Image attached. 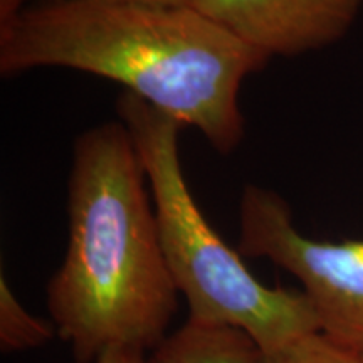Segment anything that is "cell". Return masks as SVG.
<instances>
[{"label":"cell","mask_w":363,"mask_h":363,"mask_svg":"<svg viewBox=\"0 0 363 363\" xmlns=\"http://www.w3.org/2000/svg\"><path fill=\"white\" fill-rule=\"evenodd\" d=\"M257 353L244 331L187 320L152 350L147 363H254Z\"/></svg>","instance_id":"cell-6"},{"label":"cell","mask_w":363,"mask_h":363,"mask_svg":"<svg viewBox=\"0 0 363 363\" xmlns=\"http://www.w3.org/2000/svg\"><path fill=\"white\" fill-rule=\"evenodd\" d=\"M353 348V352H355V357H357V363H363V343L362 345H350Z\"/></svg>","instance_id":"cell-12"},{"label":"cell","mask_w":363,"mask_h":363,"mask_svg":"<svg viewBox=\"0 0 363 363\" xmlns=\"http://www.w3.org/2000/svg\"><path fill=\"white\" fill-rule=\"evenodd\" d=\"M96 363H147L143 352L130 348H111L98 358Z\"/></svg>","instance_id":"cell-9"},{"label":"cell","mask_w":363,"mask_h":363,"mask_svg":"<svg viewBox=\"0 0 363 363\" xmlns=\"http://www.w3.org/2000/svg\"><path fill=\"white\" fill-rule=\"evenodd\" d=\"M269 57L194 7L48 0L0 26V74L66 67L125 86L192 126L222 155L239 147L244 79Z\"/></svg>","instance_id":"cell-1"},{"label":"cell","mask_w":363,"mask_h":363,"mask_svg":"<svg viewBox=\"0 0 363 363\" xmlns=\"http://www.w3.org/2000/svg\"><path fill=\"white\" fill-rule=\"evenodd\" d=\"M57 335L56 325L30 315L7 283L0 278V348L4 353L40 348Z\"/></svg>","instance_id":"cell-7"},{"label":"cell","mask_w":363,"mask_h":363,"mask_svg":"<svg viewBox=\"0 0 363 363\" xmlns=\"http://www.w3.org/2000/svg\"><path fill=\"white\" fill-rule=\"evenodd\" d=\"M363 0H197L195 11L267 57H293L337 44Z\"/></svg>","instance_id":"cell-5"},{"label":"cell","mask_w":363,"mask_h":363,"mask_svg":"<svg viewBox=\"0 0 363 363\" xmlns=\"http://www.w3.org/2000/svg\"><path fill=\"white\" fill-rule=\"evenodd\" d=\"M118 120L138 152L170 274L187 299L189 320L247 333L261 352H274L321 331L303 291L269 288L249 271L242 254L217 234L190 192L180 162L184 125L133 93L116 101Z\"/></svg>","instance_id":"cell-3"},{"label":"cell","mask_w":363,"mask_h":363,"mask_svg":"<svg viewBox=\"0 0 363 363\" xmlns=\"http://www.w3.org/2000/svg\"><path fill=\"white\" fill-rule=\"evenodd\" d=\"M29 0H0V26H6L27 9Z\"/></svg>","instance_id":"cell-10"},{"label":"cell","mask_w":363,"mask_h":363,"mask_svg":"<svg viewBox=\"0 0 363 363\" xmlns=\"http://www.w3.org/2000/svg\"><path fill=\"white\" fill-rule=\"evenodd\" d=\"M238 251L266 257L301 283L321 331L363 343V239L318 240L299 233L288 202L249 184L240 195Z\"/></svg>","instance_id":"cell-4"},{"label":"cell","mask_w":363,"mask_h":363,"mask_svg":"<svg viewBox=\"0 0 363 363\" xmlns=\"http://www.w3.org/2000/svg\"><path fill=\"white\" fill-rule=\"evenodd\" d=\"M67 192V251L45 286L57 337L76 363H96L111 348L155 350L169 337L180 293L147 174L120 120L76 138Z\"/></svg>","instance_id":"cell-2"},{"label":"cell","mask_w":363,"mask_h":363,"mask_svg":"<svg viewBox=\"0 0 363 363\" xmlns=\"http://www.w3.org/2000/svg\"><path fill=\"white\" fill-rule=\"evenodd\" d=\"M254 363H357V357L350 345L316 331L279 350H259Z\"/></svg>","instance_id":"cell-8"},{"label":"cell","mask_w":363,"mask_h":363,"mask_svg":"<svg viewBox=\"0 0 363 363\" xmlns=\"http://www.w3.org/2000/svg\"><path fill=\"white\" fill-rule=\"evenodd\" d=\"M128 2H142L165 7H194V4L197 2V0H128Z\"/></svg>","instance_id":"cell-11"}]
</instances>
